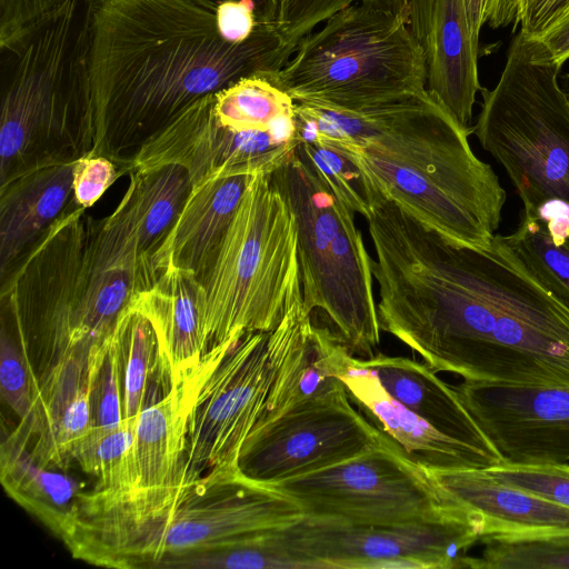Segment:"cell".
Returning a JSON list of instances; mask_svg holds the SVG:
<instances>
[{
  "mask_svg": "<svg viewBox=\"0 0 569 569\" xmlns=\"http://www.w3.org/2000/svg\"><path fill=\"white\" fill-rule=\"evenodd\" d=\"M366 220L381 331L436 372L569 388V308L506 236L482 248L453 244L385 194Z\"/></svg>",
  "mask_w": 569,
  "mask_h": 569,
  "instance_id": "obj_1",
  "label": "cell"
},
{
  "mask_svg": "<svg viewBox=\"0 0 569 569\" xmlns=\"http://www.w3.org/2000/svg\"><path fill=\"white\" fill-rule=\"evenodd\" d=\"M199 0H93L92 153L124 172L140 148L199 99L287 62L276 24L237 42Z\"/></svg>",
  "mask_w": 569,
  "mask_h": 569,
  "instance_id": "obj_2",
  "label": "cell"
},
{
  "mask_svg": "<svg viewBox=\"0 0 569 569\" xmlns=\"http://www.w3.org/2000/svg\"><path fill=\"white\" fill-rule=\"evenodd\" d=\"M297 139L349 158L408 213L462 247L497 234L506 191L473 152L470 127L428 89L355 109L296 102Z\"/></svg>",
  "mask_w": 569,
  "mask_h": 569,
  "instance_id": "obj_3",
  "label": "cell"
},
{
  "mask_svg": "<svg viewBox=\"0 0 569 569\" xmlns=\"http://www.w3.org/2000/svg\"><path fill=\"white\" fill-rule=\"evenodd\" d=\"M305 516L291 498L239 469L192 478L182 465L170 483L126 499L82 492L64 542L74 557L98 566L157 568L168 558L282 529Z\"/></svg>",
  "mask_w": 569,
  "mask_h": 569,
  "instance_id": "obj_4",
  "label": "cell"
},
{
  "mask_svg": "<svg viewBox=\"0 0 569 569\" xmlns=\"http://www.w3.org/2000/svg\"><path fill=\"white\" fill-rule=\"evenodd\" d=\"M93 0H64L0 41V186L92 153Z\"/></svg>",
  "mask_w": 569,
  "mask_h": 569,
  "instance_id": "obj_5",
  "label": "cell"
},
{
  "mask_svg": "<svg viewBox=\"0 0 569 569\" xmlns=\"http://www.w3.org/2000/svg\"><path fill=\"white\" fill-rule=\"evenodd\" d=\"M301 298L293 214L269 173L253 174L201 282L203 353L274 329Z\"/></svg>",
  "mask_w": 569,
  "mask_h": 569,
  "instance_id": "obj_6",
  "label": "cell"
},
{
  "mask_svg": "<svg viewBox=\"0 0 569 569\" xmlns=\"http://www.w3.org/2000/svg\"><path fill=\"white\" fill-rule=\"evenodd\" d=\"M560 69L538 38L518 31L497 84L481 90L471 128L528 211L553 203L569 211V98L559 84Z\"/></svg>",
  "mask_w": 569,
  "mask_h": 569,
  "instance_id": "obj_7",
  "label": "cell"
},
{
  "mask_svg": "<svg viewBox=\"0 0 569 569\" xmlns=\"http://www.w3.org/2000/svg\"><path fill=\"white\" fill-rule=\"evenodd\" d=\"M423 44L399 14L357 2L302 38L272 74L296 102L355 109L427 89Z\"/></svg>",
  "mask_w": 569,
  "mask_h": 569,
  "instance_id": "obj_8",
  "label": "cell"
},
{
  "mask_svg": "<svg viewBox=\"0 0 569 569\" xmlns=\"http://www.w3.org/2000/svg\"><path fill=\"white\" fill-rule=\"evenodd\" d=\"M269 177L296 221L306 310L322 312L352 353L372 357L381 329L372 257L356 213L337 199L296 148Z\"/></svg>",
  "mask_w": 569,
  "mask_h": 569,
  "instance_id": "obj_9",
  "label": "cell"
},
{
  "mask_svg": "<svg viewBox=\"0 0 569 569\" xmlns=\"http://www.w3.org/2000/svg\"><path fill=\"white\" fill-rule=\"evenodd\" d=\"M311 319L302 297L274 329L248 332L204 355L187 420L189 477L238 469L242 445L264 417L279 373Z\"/></svg>",
  "mask_w": 569,
  "mask_h": 569,
  "instance_id": "obj_10",
  "label": "cell"
},
{
  "mask_svg": "<svg viewBox=\"0 0 569 569\" xmlns=\"http://www.w3.org/2000/svg\"><path fill=\"white\" fill-rule=\"evenodd\" d=\"M268 486L296 501L305 515L355 525L405 526L470 517L429 469L387 433L380 445L345 461Z\"/></svg>",
  "mask_w": 569,
  "mask_h": 569,
  "instance_id": "obj_11",
  "label": "cell"
},
{
  "mask_svg": "<svg viewBox=\"0 0 569 569\" xmlns=\"http://www.w3.org/2000/svg\"><path fill=\"white\" fill-rule=\"evenodd\" d=\"M303 569L471 568L480 540L470 517L405 526H363L306 515L279 530Z\"/></svg>",
  "mask_w": 569,
  "mask_h": 569,
  "instance_id": "obj_12",
  "label": "cell"
},
{
  "mask_svg": "<svg viewBox=\"0 0 569 569\" xmlns=\"http://www.w3.org/2000/svg\"><path fill=\"white\" fill-rule=\"evenodd\" d=\"M385 437L353 408L342 386L258 425L242 445L238 469L257 482L276 483L345 461Z\"/></svg>",
  "mask_w": 569,
  "mask_h": 569,
  "instance_id": "obj_13",
  "label": "cell"
},
{
  "mask_svg": "<svg viewBox=\"0 0 569 569\" xmlns=\"http://www.w3.org/2000/svg\"><path fill=\"white\" fill-rule=\"evenodd\" d=\"M212 94L193 102L147 141L130 172L178 164L194 187L226 174L271 173L295 150L298 141H283L271 130L222 124L213 112Z\"/></svg>",
  "mask_w": 569,
  "mask_h": 569,
  "instance_id": "obj_14",
  "label": "cell"
},
{
  "mask_svg": "<svg viewBox=\"0 0 569 569\" xmlns=\"http://www.w3.org/2000/svg\"><path fill=\"white\" fill-rule=\"evenodd\" d=\"M453 388L506 462L569 461V388L467 380Z\"/></svg>",
  "mask_w": 569,
  "mask_h": 569,
  "instance_id": "obj_15",
  "label": "cell"
},
{
  "mask_svg": "<svg viewBox=\"0 0 569 569\" xmlns=\"http://www.w3.org/2000/svg\"><path fill=\"white\" fill-rule=\"evenodd\" d=\"M428 469L439 486L475 520L480 541L569 536V508L565 506L505 485L486 469Z\"/></svg>",
  "mask_w": 569,
  "mask_h": 569,
  "instance_id": "obj_16",
  "label": "cell"
},
{
  "mask_svg": "<svg viewBox=\"0 0 569 569\" xmlns=\"http://www.w3.org/2000/svg\"><path fill=\"white\" fill-rule=\"evenodd\" d=\"M339 379L349 397L377 427L390 436L416 462L439 470H478L502 463L496 457L460 442L396 400L377 376L352 357Z\"/></svg>",
  "mask_w": 569,
  "mask_h": 569,
  "instance_id": "obj_17",
  "label": "cell"
},
{
  "mask_svg": "<svg viewBox=\"0 0 569 569\" xmlns=\"http://www.w3.org/2000/svg\"><path fill=\"white\" fill-rule=\"evenodd\" d=\"M253 174H226L192 187L167 238L154 254L161 273L176 268L201 283Z\"/></svg>",
  "mask_w": 569,
  "mask_h": 569,
  "instance_id": "obj_18",
  "label": "cell"
},
{
  "mask_svg": "<svg viewBox=\"0 0 569 569\" xmlns=\"http://www.w3.org/2000/svg\"><path fill=\"white\" fill-rule=\"evenodd\" d=\"M359 362L370 369L400 403L447 436L491 456L501 457L453 386L428 365L406 357L378 353Z\"/></svg>",
  "mask_w": 569,
  "mask_h": 569,
  "instance_id": "obj_19",
  "label": "cell"
},
{
  "mask_svg": "<svg viewBox=\"0 0 569 569\" xmlns=\"http://www.w3.org/2000/svg\"><path fill=\"white\" fill-rule=\"evenodd\" d=\"M74 163L43 167L0 186L1 278L70 207Z\"/></svg>",
  "mask_w": 569,
  "mask_h": 569,
  "instance_id": "obj_20",
  "label": "cell"
},
{
  "mask_svg": "<svg viewBox=\"0 0 569 569\" xmlns=\"http://www.w3.org/2000/svg\"><path fill=\"white\" fill-rule=\"evenodd\" d=\"M200 299L201 283L193 274L166 268L131 301L151 321L173 386L192 382L204 357Z\"/></svg>",
  "mask_w": 569,
  "mask_h": 569,
  "instance_id": "obj_21",
  "label": "cell"
},
{
  "mask_svg": "<svg viewBox=\"0 0 569 569\" xmlns=\"http://www.w3.org/2000/svg\"><path fill=\"white\" fill-rule=\"evenodd\" d=\"M427 89L465 127L472 119L476 96L482 88L465 0H435L425 44Z\"/></svg>",
  "mask_w": 569,
  "mask_h": 569,
  "instance_id": "obj_22",
  "label": "cell"
},
{
  "mask_svg": "<svg viewBox=\"0 0 569 569\" xmlns=\"http://www.w3.org/2000/svg\"><path fill=\"white\" fill-rule=\"evenodd\" d=\"M20 426L1 445V481L7 492L66 541L72 533L81 493L70 478L40 465Z\"/></svg>",
  "mask_w": 569,
  "mask_h": 569,
  "instance_id": "obj_23",
  "label": "cell"
},
{
  "mask_svg": "<svg viewBox=\"0 0 569 569\" xmlns=\"http://www.w3.org/2000/svg\"><path fill=\"white\" fill-rule=\"evenodd\" d=\"M192 383L173 386L138 415L133 445L136 495L170 483L184 463Z\"/></svg>",
  "mask_w": 569,
  "mask_h": 569,
  "instance_id": "obj_24",
  "label": "cell"
},
{
  "mask_svg": "<svg viewBox=\"0 0 569 569\" xmlns=\"http://www.w3.org/2000/svg\"><path fill=\"white\" fill-rule=\"evenodd\" d=\"M351 359L352 352L340 337L311 319L279 373L259 425L307 398L345 386L339 376Z\"/></svg>",
  "mask_w": 569,
  "mask_h": 569,
  "instance_id": "obj_25",
  "label": "cell"
},
{
  "mask_svg": "<svg viewBox=\"0 0 569 569\" xmlns=\"http://www.w3.org/2000/svg\"><path fill=\"white\" fill-rule=\"evenodd\" d=\"M112 340L120 366L123 418H136L148 406L151 385L160 386L166 395L171 390V372L151 321L132 303L120 313Z\"/></svg>",
  "mask_w": 569,
  "mask_h": 569,
  "instance_id": "obj_26",
  "label": "cell"
},
{
  "mask_svg": "<svg viewBox=\"0 0 569 569\" xmlns=\"http://www.w3.org/2000/svg\"><path fill=\"white\" fill-rule=\"evenodd\" d=\"M273 73L258 72L213 93L218 120L234 130H271L283 141H298L296 101L276 84Z\"/></svg>",
  "mask_w": 569,
  "mask_h": 569,
  "instance_id": "obj_27",
  "label": "cell"
},
{
  "mask_svg": "<svg viewBox=\"0 0 569 569\" xmlns=\"http://www.w3.org/2000/svg\"><path fill=\"white\" fill-rule=\"evenodd\" d=\"M506 239L528 269L569 308V211L522 209L517 229Z\"/></svg>",
  "mask_w": 569,
  "mask_h": 569,
  "instance_id": "obj_28",
  "label": "cell"
},
{
  "mask_svg": "<svg viewBox=\"0 0 569 569\" xmlns=\"http://www.w3.org/2000/svg\"><path fill=\"white\" fill-rule=\"evenodd\" d=\"M136 418H123L119 423L106 427H91L72 447L69 460L98 480L91 491L106 500H121L137 492L138 473L133 445L137 427Z\"/></svg>",
  "mask_w": 569,
  "mask_h": 569,
  "instance_id": "obj_29",
  "label": "cell"
},
{
  "mask_svg": "<svg viewBox=\"0 0 569 569\" xmlns=\"http://www.w3.org/2000/svg\"><path fill=\"white\" fill-rule=\"evenodd\" d=\"M129 177L137 194L139 248L154 264V254L174 226L192 184L187 170L178 164L136 170Z\"/></svg>",
  "mask_w": 569,
  "mask_h": 569,
  "instance_id": "obj_30",
  "label": "cell"
},
{
  "mask_svg": "<svg viewBox=\"0 0 569 569\" xmlns=\"http://www.w3.org/2000/svg\"><path fill=\"white\" fill-rule=\"evenodd\" d=\"M357 2L373 4L402 17L413 34L426 44L435 0H279L276 28L286 61L298 42L333 13Z\"/></svg>",
  "mask_w": 569,
  "mask_h": 569,
  "instance_id": "obj_31",
  "label": "cell"
},
{
  "mask_svg": "<svg viewBox=\"0 0 569 569\" xmlns=\"http://www.w3.org/2000/svg\"><path fill=\"white\" fill-rule=\"evenodd\" d=\"M92 349L83 346L62 352L37 382L31 413L20 423L29 439L44 436L88 383Z\"/></svg>",
  "mask_w": 569,
  "mask_h": 569,
  "instance_id": "obj_32",
  "label": "cell"
},
{
  "mask_svg": "<svg viewBox=\"0 0 569 569\" xmlns=\"http://www.w3.org/2000/svg\"><path fill=\"white\" fill-rule=\"evenodd\" d=\"M279 530L171 557L157 568L303 569L283 545Z\"/></svg>",
  "mask_w": 569,
  "mask_h": 569,
  "instance_id": "obj_33",
  "label": "cell"
},
{
  "mask_svg": "<svg viewBox=\"0 0 569 569\" xmlns=\"http://www.w3.org/2000/svg\"><path fill=\"white\" fill-rule=\"evenodd\" d=\"M296 150L338 200L365 219L369 216L379 189L349 158L308 139H298Z\"/></svg>",
  "mask_w": 569,
  "mask_h": 569,
  "instance_id": "obj_34",
  "label": "cell"
},
{
  "mask_svg": "<svg viewBox=\"0 0 569 569\" xmlns=\"http://www.w3.org/2000/svg\"><path fill=\"white\" fill-rule=\"evenodd\" d=\"M473 569H569V536L543 539H488Z\"/></svg>",
  "mask_w": 569,
  "mask_h": 569,
  "instance_id": "obj_35",
  "label": "cell"
},
{
  "mask_svg": "<svg viewBox=\"0 0 569 569\" xmlns=\"http://www.w3.org/2000/svg\"><path fill=\"white\" fill-rule=\"evenodd\" d=\"M92 427L119 423L123 419L121 373L112 337L91 350L89 360Z\"/></svg>",
  "mask_w": 569,
  "mask_h": 569,
  "instance_id": "obj_36",
  "label": "cell"
},
{
  "mask_svg": "<svg viewBox=\"0 0 569 569\" xmlns=\"http://www.w3.org/2000/svg\"><path fill=\"white\" fill-rule=\"evenodd\" d=\"M486 471L498 481L569 508V465L506 462Z\"/></svg>",
  "mask_w": 569,
  "mask_h": 569,
  "instance_id": "obj_37",
  "label": "cell"
},
{
  "mask_svg": "<svg viewBox=\"0 0 569 569\" xmlns=\"http://www.w3.org/2000/svg\"><path fill=\"white\" fill-rule=\"evenodd\" d=\"M0 355L2 399L23 421L31 413L37 382L29 371L26 356L18 348L4 323L1 329Z\"/></svg>",
  "mask_w": 569,
  "mask_h": 569,
  "instance_id": "obj_38",
  "label": "cell"
},
{
  "mask_svg": "<svg viewBox=\"0 0 569 569\" xmlns=\"http://www.w3.org/2000/svg\"><path fill=\"white\" fill-rule=\"evenodd\" d=\"M124 172L111 159L90 153L76 161L73 200L81 208L92 207Z\"/></svg>",
  "mask_w": 569,
  "mask_h": 569,
  "instance_id": "obj_39",
  "label": "cell"
},
{
  "mask_svg": "<svg viewBox=\"0 0 569 569\" xmlns=\"http://www.w3.org/2000/svg\"><path fill=\"white\" fill-rule=\"evenodd\" d=\"M569 13V0H519L515 28L539 38Z\"/></svg>",
  "mask_w": 569,
  "mask_h": 569,
  "instance_id": "obj_40",
  "label": "cell"
},
{
  "mask_svg": "<svg viewBox=\"0 0 569 569\" xmlns=\"http://www.w3.org/2000/svg\"><path fill=\"white\" fill-rule=\"evenodd\" d=\"M64 0H0V41L47 14Z\"/></svg>",
  "mask_w": 569,
  "mask_h": 569,
  "instance_id": "obj_41",
  "label": "cell"
},
{
  "mask_svg": "<svg viewBox=\"0 0 569 569\" xmlns=\"http://www.w3.org/2000/svg\"><path fill=\"white\" fill-rule=\"evenodd\" d=\"M538 39L562 66L569 59V13Z\"/></svg>",
  "mask_w": 569,
  "mask_h": 569,
  "instance_id": "obj_42",
  "label": "cell"
},
{
  "mask_svg": "<svg viewBox=\"0 0 569 569\" xmlns=\"http://www.w3.org/2000/svg\"><path fill=\"white\" fill-rule=\"evenodd\" d=\"M519 0H490L488 21L496 27H507L517 20Z\"/></svg>",
  "mask_w": 569,
  "mask_h": 569,
  "instance_id": "obj_43",
  "label": "cell"
},
{
  "mask_svg": "<svg viewBox=\"0 0 569 569\" xmlns=\"http://www.w3.org/2000/svg\"><path fill=\"white\" fill-rule=\"evenodd\" d=\"M490 0H465L467 18L471 39L475 48L479 51V36L482 26L486 23L487 11Z\"/></svg>",
  "mask_w": 569,
  "mask_h": 569,
  "instance_id": "obj_44",
  "label": "cell"
},
{
  "mask_svg": "<svg viewBox=\"0 0 569 569\" xmlns=\"http://www.w3.org/2000/svg\"><path fill=\"white\" fill-rule=\"evenodd\" d=\"M213 8H219L226 3L232 2H251L258 10L261 18L269 23H276L278 16L279 0H199Z\"/></svg>",
  "mask_w": 569,
  "mask_h": 569,
  "instance_id": "obj_45",
  "label": "cell"
},
{
  "mask_svg": "<svg viewBox=\"0 0 569 569\" xmlns=\"http://www.w3.org/2000/svg\"><path fill=\"white\" fill-rule=\"evenodd\" d=\"M568 98H569V93H568Z\"/></svg>",
  "mask_w": 569,
  "mask_h": 569,
  "instance_id": "obj_46",
  "label": "cell"
}]
</instances>
